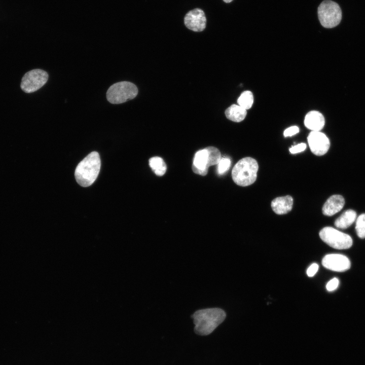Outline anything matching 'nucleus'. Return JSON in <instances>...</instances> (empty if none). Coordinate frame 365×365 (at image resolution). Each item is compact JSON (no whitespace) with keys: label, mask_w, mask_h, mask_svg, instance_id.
Wrapping results in <instances>:
<instances>
[{"label":"nucleus","mask_w":365,"mask_h":365,"mask_svg":"<svg viewBox=\"0 0 365 365\" xmlns=\"http://www.w3.org/2000/svg\"><path fill=\"white\" fill-rule=\"evenodd\" d=\"M225 312L218 308H206L195 311L191 317L195 324V333L200 336L211 334L225 320Z\"/></svg>","instance_id":"obj_1"},{"label":"nucleus","mask_w":365,"mask_h":365,"mask_svg":"<svg viewBox=\"0 0 365 365\" xmlns=\"http://www.w3.org/2000/svg\"><path fill=\"white\" fill-rule=\"evenodd\" d=\"M101 161L99 154L92 152L77 166L75 176L77 182L83 187L91 186L97 178L100 171Z\"/></svg>","instance_id":"obj_2"},{"label":"nucleus","mask_w":365,"mask_h":365,"mask_svg":"<svg viewBox=\"0 0 365 365\" xmlns=\"http://www.w3.org/2000/svg\"><path fill=\"white\" fill-rule=\"evenodd\" d=\"M259 166L252 158L245 157L240 160L234 166L232 177L234 182L245 187L252 184L256 180Z\"/></svg>","instance_id":"obj_3"},{"label":"nucleus","mask_w":365,"mask_h":365,"mask_svg":"<svg viewBox=\"0 0 365 365\" xmlns=\"http://www.w3.org/2000/svg\"><path fill=\"white\" fill-rule=\"evenodd\" d=\"M221 158V154L216 148L208 147L199 150L195 154L192 170L197 174L205 176L209 167L217 165Z\"/></svg>","instance_id":"obj_4"},{"label":"nucleus","mask_w":365,"mask_h":365,"mask_svg":"<svg viewBox=\"0 0 365 365\" xmlns=\"http://www.w3.org/2000/svg\"><path fill=\"white\" fill-rule=\"evenodd\" d=\"M138 89L133 83L122 81L114 84L106 92L107 101L112 104H120L134 98Z\"/></svg>","instance_id":"obj_5"},{"label":"nucleus","mask_w":365,"mask_h":365,"mask_svg":"<svg viewBox=\"0 0 365 365\" xmlns=\"http://www.w3.org/2000/svg\"><path fill=\"white\" fill-rule=\"evenodd\" d=\"M318 17L321 25L331 28L337 26L342 19V11L339 5L331 0L323 1L318 8Z\"/></svg>","instance_id":"obj_6"},{"label":"nucleus","mask_w":365,"mask_h":365,"mask_svg":"<svg viewBox=\"0 0 365 365\" xmlns=\"http://www.w3.org/2000/svg\"><path fill=\"white\" fill-rule=\"evenodd\" d=\"M319 234L323 242L336 249H348L352 245V239L350 235L331 227L322 228Z\"/></svg>","instance_id":"obj_7"},{"label":"nucleus","mask_w":365,"mask_h":365,"mask_svg":"<svg viewBox=\"0 0 365 365\" xmlns=\"http://www.w3.org/2000/svg\"><path fill=\"white\" fill-rule=\"evenodd\" d=\"M48 74L44 70L34 69L27 72L21 80V88L26 93H32L43 87L48 80Z\"/></svg>","instance_id":"obj_8"},{"label":"nucleus","mask_w":365,"mask_h":365,"mask_svg":"<svg viewBox=\"0 0 365 365\" xmlns=\"http://www.w3.org/2000/svg\"><path fill=\"white\" fill-rule=\"evenodd\" d=\"M307 140L311 151L316 156L325 154L330 148L328 138L320 131H311L308 136Z\"/></svg>","instance_id":"obj_9"},{"label":"nucleus","mask_w":365,"mask_h":365,"mask_svg":"<svg viewBox=\"0 0 365 365\" xmlns=\"http://www.w3.org/2000/svg\"><path fill=\"white\" fill-rule=\"evenodd\" d=\"M322 264L325 268L335 272L345 271L351 266L347 257L337 253L325 255L322 260Z\"/></svg>","instance_id":"obj_10"},{"label":"nucleus","mask_w":365,"mask_h":365,"mask_svg":"<svg viewBox=\"0 0 365 365\" xmlns=\"http://www.w3.org/2000/svg\"><path fill=\"white\" fill-rule=\"evenodd\" d=\"M184 23L188 28L194 31H203L206 24L204 12L199 8L189 11L184 18Z\"/></svg>","instance_id":"obj_11"},{"label":"nucleus","mask_w":365,"mask_h":365,"mask_svg":"<svg viewBox=\"0 0 365 365\" xmlns=\"http://www.w3.org/2000/svg\"><path fill=\"white\" fill-rule=\"evenodd\" d=\"M345 204L343 196L340 195L331 196L324 204L322 211L324 215L332 216L340 211Z\"/></svg>","instance_id":"obj_12"},{"label":"nucleus","mask_w":365,"mask_h":365,"mask_svg":"<svg viewBox=\"0 0 365 365\" xmlns=\"http://www.w3.org/2000/svg\"><path fill=\"white\" fill-rule=\"evenodd\" d=\"M304 124L308 129L312 131H320L325 124L324 118L320 112L312 111L306 115Z\"/></svg>","instance_id":"obj_13"},{"label":"nucleus","mask_w":365,"mask_h":365,"mask_svg":"<svg viewBox=\"0 0 365 365\" xmlns=\"http://www.w3.org/2000/svg\"><path fill=\"white\" fill-rule=\"evenodd\" d=\"M293 199L289 196L279 197L271 202V207L277 214H284L289 212L293 207Z\"/></svg>","instance_id":"obj_14"},{"label":"nucleus","mask_w":365,"mask_h":365,"mask_svg":"<svg viewBox=\"0 0 365 365\" xmlns=\"http://www.w3.org/2000/svg\"><path fill=\"white\" fill-rule=\"evenodd\" d=\"M356 218V212L352 209H348L335 220V225L338 228L345 229L350 227Z\"/></svg>","instance_id":"obj_15"},{"label":"nucleus","mask_w":365,"mask_h":365,"mask_svg":"<svg viewBox=\"0 0 365 365\" xmlns=\"http://www.w3.org/2000/svg\"><path fill=\"white\" fill-rule=\"evenodd\" d=\"M246 114V110L238 104H232L225 111V115L227 119L235 122L243 121L245 119Z\"/></svg>","instance_id":"obj_16"},{"label":"nucleus","mask_w":365,"mask_h":365,"mask_svg":"<svg viewBox=\"0 0 365 365\" xmlns=\"http://www.w3.org/2000/svg\"><path fill=\"white\" fill-rule=\"evenodd\" d=\"M149 165L154 173L159 176L163 175L167 167L163 159L159 157H154L149 159Z\"/></svg>","instance_id":"obj_17"},{"label":"nucleus","mask_w":365,"mask_h":365,"mask_svg":"<svg viewBox=\"0 0 365 365\" xmlns=\"http://www.w3.org/2000/svg\"><path fill=\"white\" fill-rule=\"evenodd\" d=\"M253 102V96L250 91L242 92L237 99V103L245 110L249 109Z\"/></svg>","instance_id":"obj_18"},{"label":"nucleus","mask_w":365,"mask_h":365,"mask_svg":"<svg viewBox=\"0 0 365 365\" xmlns=\"http://www.w3.org/2000/svg\"><path fill=\"white\" fill-rule=\"evenodd\" d=\"M355 230L358 237L365 238V213L359 215L356 219Z\"/></svg>","instance_id":"obj_19"},{"label":"nucleus","mask_w":365,"mask_h":365,"mask_svg":"<svg viewBox=\"0 0 365 365\" xmlns=\"http://www.w3.org/2000/svg\"><path fill=\"white\" fill-rule=\"evenodd\" d=\"M231 165V160L228 158H221L217 164L218 174H223L228 170Z\"/></svg>","instance_id":"obj_20"},{"label":"nucleus","mask_w":365,"mask_h":365,"mask_svg":"<svg viewBox=\"0 0 365 365\" xmlns=\"http://www.w3.org/2000/svg\"><path fill=\"white\" fill-rule=\"evenodd\" d=\"M306 148V144L304 143H301L292 146L289 150L290 153L294 154L304 151Z\"/></svg>","instance_id":"obj_21"},{"label":"nucleus","mask_w":365,"mask_h":365,"mask_svg":"<svg viewBox=\"0 0 365 365\" xmlns=\"http://www.w3.org/2000/svg\"><path fill=\"white\" fill-rule=\"evenodd\" d=\"M339 281L338 278H334L330 280L326 285V289L329 291L335 290L338 286Z\"/></svg>","instance_id":"obj_22"},{"label":"nucleus","mask_w":365,"mask_h":365,"mask_svg":"<svg viewBox=\"0 0 365 365\" xmlns=\"http://www.w3.org/2000/svg\"><path fill=\"white\" fill-rule=\"evenodd\" d=\"M299 132V127L297 126H293L286 129L283 132V135L285 137L291 136L296 134Z\"/></svg>","instance_id":"obj_23"},{"label":"nucleus","mask_w":365,"mask_h":365,"mask_svg":"<svg viewBox=\"0 0 365 365\" xmlns=\"http://www.w3.org/2000/svg\"><path fill=\"white\" fill-rule=\"evenodd\" d=\"M318 265L316 263L311 264L307 270V274L309 277L313 276L318 270Z\"/></svg>","instance_id":"obj_24"},{"label":"nucleus","mask_w":365,"mask_h":365,"mask_svg":"<svg viewBox=\"0 0 365 365\" xmlns=\"http://www.w3.org/2000/svg\"><path fill=\"white\" fill-rule=\"evenodd\" d=\"M223 1L225 3H229L231 2L233 0H223Z\"/></svg>","instance_id":"obj_25"}]
</instances>
